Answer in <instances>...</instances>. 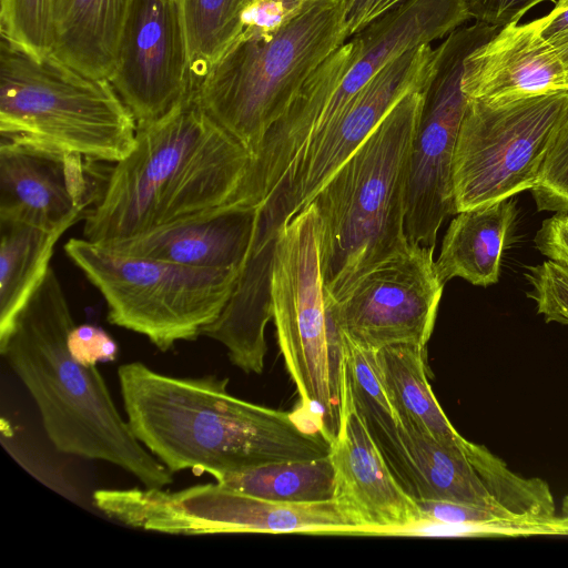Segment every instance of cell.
Wrapping results in <instances>:
<instances>
[{
	"mask_svg": "<svg viewBox=\"0 0 568 568\" xmlns=\"http://www.w3.org/2000/svg\"><path fill=\"white\" fill-rule=\"evenodd\" d=\"M118 378L130 428L171 473L214 476L331 453V443L296 410L237 398L227 378L173 377L139 362L121 365Z\"/></svg>",
	"mask_w": 568,
	"mask_h": 568,
	"instance_id": "1",
	"label": "cell"
},
{
	"mask_svg": "<svg viewBox=\"0 0 568 568\" xmlns=\"http://www.w3.org/2000/svg\"><path fill=\"white\" fill-rule=\"evenodd\" d=\"M253 160L192 95L138 124L133 150L114 163L84 215L83 237L106 244L232 203Z\"/></svg>",
	"mask_w": 568,
	"mask_h": 568,
	"instance_id": "2",
	"label": "cell"
},
{
	"mask_svg": "<svg viewBox=\"0 0 568 568\" xmlns=\"http://www.w3.org/2000/svg\"><path fill=\"white\" fill-rule=\"evenodd\" d=\"M75 326L60 280L50 266L17 317L1 355L34 400L55 449L103 460L164 488L171 473L134 436L119 413L98 366L77 362L68 347Z\"/></svg>",
	"mask_w": 568,
	"mask_h": 568,
	"instance_id": "3",
	"label": "cell"
},
{
	"mask_svg": "<svg viewBox=\"0 0 568 568\" xmlns=\"http://www.w3.org/2000/svg\"><path fill=\"white\" fill-rule=\"evenodd\" d=\"M424 89L408 92L311 202L321 219L327 300L409 243L407 186Z\"/></svg>",
	"mask_w": 568,
	"mask_h": 568,
	"instance_id": "4",
	"label": "cell"
},
{
	"mask_svg": "<svg viewBox=\"0 0 568 568\" xmlns=\"http://www.w3.org/2000/svg\"><path fill=\"white\" fill-rule=\"evenodd\" d=\"M321 235L314 203L280 229L271 298L277 344L300 396L296 412L332 444L352 405L349 343L326 305Z\"/></svg>",
	"mask_w": 568,
	"mask_h": 568,
	"instance_id": "5",
	"label": "cell"
},
{
	"mask_svg": "<svg viewBox=\"0 0 568 568\" xmlns=\"http://www.w3.org/2000/svg\"><path fill=\"white\" fill-rule=\"evenodd\" d=\"M346 0H306L271 32L244 27L199 84L204 111L255 155L308 75L347 41Z\"/></svg>",
	"mask_w": 568,
	"mask_h": 568,
	"instance_id": "6",
	"label": "cell"
},
{
	"mask_svg": "<svg viewBox=\"0 0 568 568\" xmlns=\"http://www.w3.org/2000/svg\"><path fill=\"white\" fill-rule=\"evenodd\" d=\"M138 123L111 82L53 53L37 59L1 36V140L116 163L133 150Z\"/></svg>",
	"mask_w": 568,
	"mask_h": 568,
	"instance_id": "7",
	"label": "cell"
},
{
	"mask_svg": "<svg viewBox=\"0 0 568 568\" xmlns=\"http://www.w3.org/2000/svg\"><path fill=\"white\" fill-rule=\"evenodd\" d=\"M64 252L97 287L112 325L144 335L166 352L193 341L226 306L241 268H200L111 251L84 237Z\"/></svg>",
	"mask_w": 568,
	"mask_h": 568,
	"instance_id": "8",
	"label": "cell"
},
{
	"mask_svg": "<svg viewBox=\"0 0 568 568\" xmlns=\"http://www.w3.org/2000/svg\"><path fill=\"white\" fill-rule=\"evenodd\" d=\"M92 500L101 513L128 527L169 535H359L333 500L277 503L217 481L178 491L156 487L98 489Z\"/></svg>",
	"mask_w": 568,
	"mask_h": 568,
	"instance_id": "9",
	"label": "cell"
},
{
	"mask_svg": "<svg viewBox=\"0 0 568 568\" xmlns=\"http://www.w3.org/2000/svg\"><path fill=\"white\" fill-rule=\"evenodd\" d=\"M568 113V92L468 99L453 162L455 214L530 191Z\"/></svg>",
	"mask_w": 568,
	"mask_h": 568,
	"instance_id": "10",
	"label": "cell"
},
{
	"mask_svg": "<svg viewBox=\"0 0 568 568\" xmlns=\"http://www.w3.org/2000/svg\"><path fill=\"white\" fill-rule=\"evenodd\" d=\"M498 30L476 21L450 32L435 49L410 156L405 217L410 243L435 247L439 227L455 214L453 162L468 101L462 90L464 63Z\"/></svg>",
	"mask_w": 568,
	"mask_h": 568,
	"instance_id": "11",
	"label": "cell"
},
{
	"mask_svg": "<svg viewBox=\"0 0 568 568\" xmlns=\"http://www.w3.org/2000/svg\"><path fill=\"white\" fill-rule=\"evenodd\" d=\"M433 255L434 247L409 242L325 298L352 345L372 352L397 344L426 346L445 284Z\"/></svg>",
	"mask_w": 568,
	"mask_h": 568,
	"instance_id": "12",
	"label": "cell"
},
{
	"mask_svg": "<svg viewBox=\"0 0 568 568\" xmlns=\"http://www.w3.org/2000/svg\"><path fill=\"white\" fill-rule=\"evenodd\" d=\"M138 124L194 95L180 0H133L109 79Z\"/></svg>",
	"mask_w": 568,
	"mask_h": 568,
	"instance_id": "13",
	"label": "cell"
},
{
	"mask_svg": "<svg viewBox=\"0 0 568 568\" xmlns=\"http://www.w3.org/2000/svg\"><path fill=\"white\" fill-rule=\"evenodd\" d=\"M435 54L430 44L413 48L387 63L346 105L314 143L275 209L261 217L264 232L278 233L306 207L326 181L410 91L426 85Z\"/></svg>",
	"mask_w": 568,
	"mask_h": 568,
	"instance_id": "14",
	"label": "cell"
},
{
	"mask_svg": "<svg viewBox=\"0 0 568 568\" xmlns=\"http://www.w3.org/2000/svg\"><path fill=\"white\" fill-rule=\"evenodd\" d=\"M331 446L333 501L359 535H405L420 521L417 501L395 478L353 402Z\"/></svg>",
	"mask_w": 568,
	"mask_h": 568,
	"instance_id": "15",
	"label": "cell"
},
{
	"mask_svg": "<svg viewBox=\"0 0 568 568\" xmlns=\"http://www.w3.org/2000/svg\"><path fill=\"white\" fill-rule=\"evenodd\" d=\"M87 161L1 140L0 220L71 227L97 197Z\"/></svg>",
	"mask_w": 568,
	"mask_h": 568,
	"instance_id": "16",
	"label": "cell"
},
{
	"mask_svg": "<svg viewBox=\"0 0 568 568\" xmlns=\"http://www.w3.org/2000/svg\"><path fill=\"white\" fill-rule=\"evenodd\" d=\"M462 90L467 99L503 102L568 92V78L535 20L504 27L465 60Z\"/></svg>",
	"mask_w": 568,
	"mask_h": 568,
	"instance_id": "17",
	"label": "cell"
},
{
	"mask_svg": "<svg viewBox=\"0 0 568 568\" xmlns=\"http://www.w3.org/2000/svg\"><path fill=\"white\" fill-rule=\"evenodd\" d=\"M260 207L232 202L146 233L101 244L134 256L200 268H241L254 242Z\"/></svg>",
	"mask_w": 568,
	"mask_h": 568,
	"instance_id": "18",
	"label": "cell"
},
{
	"mask_svg": "<svg viewBox=\"0 0 568 568\" xmlns=\"http://www.w3.org/2000/svg\"><path fill=\"white\" fill-rule=\"evenodd\" d=\"M515 219V203L509 199L458 212L435 262L439 278L446 283L460 277L478 286L497 283Z\"/></svg>",
	"mask_w": 568,
	"mask_h": 568,
	"instance_id": "19",
	"label": "cell"
},
{
	"mask_svg": "<svg viewBox=\"0 0 568 568\" xmlns=\"http://www.w3.org/2000/svg\"><path fill=\"white\" fill-rule=\"evenodd\" d=\"M132 1L57 0L51 53L87 74L109 80Z\"/></svg>",
	"mask_w": 568,
	"mask_h": 568,
	"instance_id": "20",
	"label": "cell"
},
{
	"mask_svg": "<svg viewBox=\"0 0 568 568\" xmlns=\"http://www.w3.org/2000/svg\"><path fill=\"white\" fill-rule=\"evenodd\" d=\"M376 369L396 415L446 446H463L428 382L426 346L397 344L374 353Z\"/></svg>",
	"mask_w": 568,
	"mask_h": 568,
	"instance_id": "21",
	"label": "cell"
},
{
	"mask_svg": "<svg viewBox=\"0 0 568 568\" xmlns=\"http://www.w3.org/2000/svg\"><path fill=\"white\" fill-rule=\"evenodd\" d=\"M68 229L48 231L0 220V345L8 339L18 315L43 281L54 245Z\"/></svg>",
	"mask_w": 568,
	"mask_h": 568,
	"instance_id": "22",
	"label": "cell"
},
{
	"mask_svg": "<svg viewBox=\"0 0 568 568\" xmlns=\"http://www.w3.org/2000/svg\"><path fill=\"white\" fill-rule=\"evenodd\" d=\"M212 477L232 489L287 504L331 501L335 490L334 467L329 455L312 460L267 464Z\"/></svg>",
	"mask_w": 568,
	"mask_h": 568,
	"instance_id": "23",
	"label": "cell"
},
{
	"mask_svg": "<svg viewBox=\"0 0 568 568\" xmlns=\"http://www.w3.org/2000/svg\"><path fill=\"white\" fill-rule=\"evenodd\" d=\"M254 1L180 0L194 94L214 62L242 32L244 14Z\"/></svg>",
	"mask_w": 568,
	"mask_h": 568,
	"instance_id": "24",
	"label": "cell"
},
{
	"mask_svg": "<svg viewBox=\"0 0 568 568\" xmlns=\"http://www.w3.org/2000/svg\"><path fill=\"white\" fill-rule=\"evenodd\" d=\"M1 36L42 59L53 48V0H1Z\"/></svg>",
	"mask_w": 568,
	"mask_h": 568,
	"instance_id": "25",
	"label": "cell"
},
{
	"mask_svg": "<svg viewBox=\"0 0 568 568\" xmlns=\"http://www.w3.org/2000/svg\"><path fill=\"white\" fill-rule=\"evenodd\" d=\"M530 191L539 211L568 213V113Z\"/></svg>",
	"mask_w": 568,
	"mask_h": 568,
	"instance_id": "26",
	"label": "cell"
},
{
	"mask_svg": "<svg viewBox=\"0 0 568 568\" xmlns=\"http://www.w3.org/2000/svg\"><path fill=\"white\" fill-rule=\"evenodd\" d=\"M525 277L530 286L527 296L545 321L568 325V266L548 260L527 266Z\"/></svg>",
	"mask_w": 568,
	"mask_h": 568,
	"instance_id": "27",
	"label": "cell"
},
{
	"mask_svg": "<svg viewBox=\"0 0 568 568\" xmlns=\"http://www.w3.org/2000/svg\"><path fill=\"white\" fill-rule=\"evenodd\" d=\"M68 347L72 357L85 366L113 362L119 353L115 341L103 328L91 324L75 325L68 336Z\"/></svg>",
	"mask_w": 568,
	"mask_h": 568,
	"instance_id": "28",
	"label": "cell"
},
{
	"mask_svg": "<svg viewBox=\"0 0 568 568\" xmlns=\"http://www.w3.org/2000/svg\"><path fill=\"white\" fill-rule=\"evenodd\" d=\"M546 0H464L469 18L501 29L519 20Z\"/></svg>",
	"mask_w": 568,
	"mask_h": 568,
	"instance_id": "29",
	"label": "cell"
},
{
	"mask_svg": "<svg viewBox=\"0 0 568 568\" xmlns=\"http://www.w3.org/2000/svg\"><path fill=\"white\" fill-rule=\"evenodd\" d=\"M534 242L548 260L568 266V224L561 214L556 213L542 221Z\"/></svg>",
	"mask_w": 568,
	"mask_h": 568,
	"instance_id": "30",
	"label": "cell"
},
{
	"mask_svg": "<svg viewBox=\"0 0 568 568\" xmlns=\"http://www.w3.org/2000/svg\"><path fill=\"white\" fill-rule=\"evenodd\" d=\"M535 22L540 37L554 50L568 78V8L552 9Z\"/></svg>",
	"mask_w": 568,
	"mask_h": 568,
	"instance_id": "31",
	"label": "cell"
},
{
	"mask_svg": "<svg viewBox=\"0 0 568 568\" xmlns=\"http://www.w3.org/2000/svg\"><path fill=\"white\" fill-rule=\"evenodd\" d=\"M404 0H346L345 24L348 39Z\"/></svg>",
	"mask_w": 568,
	"mask_h": 568,
	"instance_id": "32",
	"label": "cell"
},
{
	"mask_svg": "<svg viewBox=\"0 0 568 568\" xmlns=\"http://www.w3.org/2000/svg\"><path fill=\"white\" fill-rule=\"evenodd\" d=\"M560 516L568 517V495L562 500L561 515Z\"/></svg>",
	"mask_w": 568,
	"mask_h": 568,
	"instance_id": "33",
	"label": "cell"
},
{
	"mask_svg": "<svg viewBox=\"0 0 568 568\" xmlns=\"http://www.w3.org/2000/svg\"><path fill=\"white\" fill-rule=\"evenodd\" d=\"M565 8H568V0H558L554 7V9H565Z\"/></svg>",
	"mask_w": 568,
	"mask_h": 568,
	"instance_id": "34",
	"label": "cell"
},
{
	"mask_svg": "<svg viewBox=\"0 0 568 568\" xmlns=\"http://www.w3.org/2000/svg\"><path fill=\"white\" fill-rule=\"evenodd\" d=\"M561 215H562L564 220L566 221V223L568 224V213L561 214Z\"/></svg>",
	"mask_w": 568,
	"mask_h": 568,
	"instance_id": "35",
	"label": "cell"
},
{
	"mask_svg": "<svg viewBox=\"0 0 568 568\" xmlns=\"http://www.w3.org/2000/svg\"><path fill=\"white\" fill-rule=\"evenodd\" d=\"M55 1H57V0H53V4H54V2H55Z\"/></svg>",
	"mask_w": 568,
	"mask_h": 568,
	"instance_id": "36",
	"label": "cell"
}]
</instances>
